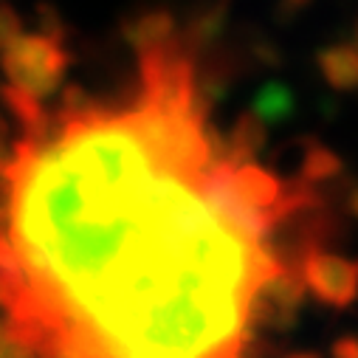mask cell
I'll list each match as a JSON object with an SVG mask.
<instances>
[{
  "instance_id": "cell-1",
  "label": "cell",
  "mask_w": 358,
  "mask_h": 358,
  "mask_svg": "<svg viewBox=\"0 0 358 358\" xmlns=\"http://www.w3.org/2000/svg\"><path fill=\"white\" fill-rule=\"evenodd\" d=\"M124 102H68L3 169V327L31 358H245L302 203L220 141L169 17L136 26Z\"/></svg>"
},
{
  "instance_id": "cell-2",
  "label": "cell",
  "mask_w": 358,
  "mask_h": 358,
  "mask_svg": "<svg viewBox=\"0 0 358 358\" xmlns=\"http://www.w3.org/2000/svg\"><path fill=\"white\" fill-rule=\"evenodd\" d=\"M6 85L29 94L31 99H48L68 71V54L51 34H20L0 54Z\"/></svg>"
},
{
  "instance_id": "cell-3",
  "label": "cell",
  "mask_w": 358,
  "mask_h": 358,
  "mask_svg": "<svg viewBox=\"0 0 358 358\" xmlns=\"http://www.w3.org/2000/svg\"><path fill=\"white\" fill-rule=\"evenodd\" d=\"M302 280L319 302L344 308L358 296V259H347L330 251H313L305 259Z\"/></svg>"
},
{
  "instance_id": "cell-4",
  "label": "cell",
  "mask_w": 358,
  "mask_h": 358,
  "mask_svg": "<svg viewBox=\"0 0 358 358\" xmlns=\"http://www.w3.org/2000/svg\"><path fill=\"white\" fill-rule=\"evenodd\" d=\"M319 68H322V73H324V79L330 85L352 87V85H358V48L333 45V48L322 51Z\"/></svg>"
},
{
  "instance_id": "cell-5",
  "label": "cell",
  "mask_w": 358,
  "mask_h": 358,
  "mask_svg": "<svg viewBox=\"0 0 358 358\" xmlns=\"http://www.w3.org/2000/svg\"><path fill=\"white\" fill-rule=\"evenodd\" d=\"M0 99L6 102L9 113H12V116L20 122V127L26 130V136H31V133H40V130L45 127V122H48V113H45L43 102L31 99L29 94L17 91V87H12V85H0Z\"/></svg>"
},
{
  "instance_id": "cell-6",
  "label": "cell",
  "mask_w": 358,
  "mask_h": 358,
  "mask_svg": "<svg viewBox=\"0 0 358 358\" xmlns=\"http://www.w3.org/2000/svg\"><path fill=\"white\" fill-rule=\"evenodd\" d=\"M23 34V20L12 6H0V54Z\"/></svg>"
},
{
  "instance_id": "cell-7",
  "label": "cell",
  "mask_w": 358,
  "mask_h": 358,
  "mask_svg": "<svg viewBox=\"0 0 358 358\" xmlns=\"http://www.w3.org/2000/svg\"><path fill=\"white\" fill-rule=\"evenodd\" d=\"M336 358H358V341L347 338L336 344Z\"/></svg>"
},
{
  "instance_id": "cell-8",
  "label": "cell",
  "mask_w": 358,
  "mask_h": 358,
  "mask_svg": "<svg viewBox=\"0 0 358 358\" xmlns=\"http://www.w3.org/2000/svg\"><path fill=\"white\" fill-rule=\"evenodd\" d=\"M299 358H308V355H299Z\"/></svg>"
},
{
  "instance_id": "cell-9",
  "label": "cell",
  "mask_w": 358,
  "mask_h": 358,
  "mask_svg": "<svg viewBox=\"0 0 358 358\" xmlns=\"http://www.w3.org/2000/svg\"><path fill=\"white\" fill-rule=\"evenodd\" d=\"M355 48H358V45H355Z\"/></svg>"
}]
</instances>
